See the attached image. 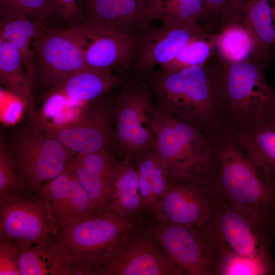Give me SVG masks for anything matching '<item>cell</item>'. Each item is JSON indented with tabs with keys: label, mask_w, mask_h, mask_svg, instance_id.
I'll list each match as a JSON object with an SVG mask.
<instances>
[{
	"label": "cell",
	"mask_w": 275,
	"mask_h": 275,
	"mask_svg": "<svg viewBox=\"0 0 275 275\" xmlns=\"http://www.w3.org/2000/svg\"><path fill=\"white\" fill-rule=\"evenodd\" d=\"M270 0H248L240 11V21L254 43L252 58L264 66L270 47L275 44V29L272 24Z\"/></svg>",
	"instance_id": "obj_22"
},
{
	"label": "cell",
	"mask_w": 275,
	"mask_h": 275,
	"mask_svg": "<svg viewBox=\"0 0 275 275\" xmlns=\"http://www.w3.org/2000/svg\"><path fill=\"white\" fill-rule=\"evenodd\" d=\"M90 28V36L85 51L88 66L109 68L115 65L125 64L138 48L139 43L131 32Z\"/></svg>",
	"instance_id": "obj_18"
},
{
	"label": "cell",
	"mask_w": 275,
	"mask_h": 275,
	"mask_svg": "<svg viewBox=\"0 0 275 275\" xmlns=\"http://www.w3.org/2000/svg\"><path fill=\"white\" fill-rule=\"evenodd\" d=\"M0 81L9 93L22 103L28 118L39 120L30 81L21 54L11 42L0 38Z\"/></svg>",
	"instance_id": "obj_21"
},
{
	"label": "cell",
	"mask_w": 275,
	"mask_h": 275,
	"mask_svg": "<svg viewBox=\"0 0 275 275\" xmlns=\"http://www.w3.org/2000/svg\"><path fill=\"white\" fill-rule=\"evenodd\" d=\"M1 17L23 13L41 21L55 15L53 0H0Z\"/></svg>",
	"instance_id": "obj_31"
},
{
	"label": "cell",
	"mask_w": 275,
	"mask_h": 275,
	"mask_svg": "<svg viewBox=\"0 0 275 275\" xmlns=\"http://www.w3.org/2000/svg\"><path fill=\"white\" fill-rule=\"evenodd\" d=\"M110 185L108 208L122 218L135 220L145 210L139 190L136 163L117 160L111 176Z\"/></svg>",
	"instance_id": "obj_20"
},
{
	"label": "cell",
	"mask_w": 275,
	"mask_h": 275,
	"mask_svg": "<svg viewBox=\"0 0 275 275\" xmlns=\"http://www.w3.org/2000/svg\"><path fill=\"white\" fill-rule=\"evenodd\" d=\"M4 148L26 187L38 195L75 155L47 133L40 121L29 118L12 133Z\"/></svg>",
	"instance_id": "obj_4"
},
{
	"label": "cell",
	"mask_w": 275,
	"mask_h": 275,
	"mask_svg": "<svg viewBox=\"0 0 275 275\" xmlns=\"http://www.w3.org/2000/svg\"><path fill=\"white\" fill-rule=\"evenodd\" d=\"M145 15L147 21H198L205 17V9L203 0H151L146 8Z\"/></svg>",
	"instance_id": "obj_27"
},
{
	"label": "cell",
	"mask_w": 275,
	"mask_h": 275,
	"mask_svg": "<svg viewBox=\"0 0 275 275\" xmlns=\"http://www.w3.org/2000/svg\"><path fill=\"white\" fill-rule=\"evenodd\" d=\"M228 129L247 149L275 191V113L230 125Z\"/></svg>",
	"instance_id": "obj_16"
},
{
	"label": "cell",
	"mask_w": 275,
	"mask_h": 275,
	"mask_svg": "<svg viewBox=\"0 0 275 275\" xmlns=\"http://www.w3.org/2000/svg\"><path fill=\"white\" fill-rule=\"evenodd\" d=\"M70 165L71 170L70 202L68 222L86 216L97 211L94 209L88 194L78 180L70 162Z\"/></svg>",
	"instance_id": "obj_35"
},
{
	"label": "cell",
	"mask_w": 275,
	"mask_h": 275,
	"mask_svg": "<svg viewBox=\"0 0 275 275\" xmlns=\"http://www.w3.org/2000/svg\"><path fill=\"white\" fill-rule=\"evenodd\" d=\"M136 224L109 209L68 222L51 244L71 263L75 274H97L109 250L125 231Z\"/></svg>",
	"instance_id": "obj_3"
},
{
	"label": "cell",
	"mask_w": 275,
	"mask_h": 275,
	"mask_svg": "<svg viewBox=\"0 0 275 275\" xmlns=\"http://www.w3.org/2000/svg\"><path fill=\"white\" fill-rule=\"evenodd\" d=\"M215 43L219 55L227 63L246 60L253 53L252 38L239 22L230 23L222 27L221 33L215 35Z\"/></svg>",
	"instance_id": "obj_26"
},
{
	"label": "cell",
	"mask_w": 275,
	"mask_h": 275,
	"mask_svg": "<svg viewBox=\"0 0 275 275\" xmlns=\"http://www.w3.org/2000/svg\"><path fill=\"white\" fill-rule=\"evenodd\" d=\"M71 172L69 162L62 173L41 188L38 194L45 202L54 223L56 234L69 219Z\"/></svg>",
	"instance_id": "obj_25"
},
{
	"label": "cell",
	"mask_w": 275,
	"mask_h": 275,
	"mask_svg": "<svg viewBox=\"0 0 275 275\" xmlns=\"http://www.w3.org/2000/svg\"><path fill=\"white\" fill-rule=\"evenodd\" d=\"M216 201L197 176L168 175L165 192L150 210L156 219L201 228L211 220Z\"/></svg>",
	"instance_id": "obj_14"
},
{
	"label": "cell",
	"mask_w": 275,
	"mask_h": 275,
	"mask_svg": "<svg viewBox=\"0 0 275 275\" xmlns=\"http://www.w3.org/2000/svg\"><path fill=\"white\" fill-rule=\"evenodd\" d=\"M135 224L105 256L98 275H181L184 271L165 254L148 227Z\"/></svg>",
	"instance_id": "obj_9"
},
{
	"label": "cell",
	"mask_w": 275,
	"mask_h": 275,
	"mask_svg": "<svg viewBox=\"0 0 275 275\" xmlns=\"http://www.w3.org/2000/svg\"><path fill=\"white\" fill-rule=\"evenodd\" d=\"M221 71L204 65L175 72L160 71L152 79L157 109L196 125L212 135L225 128L221 86Z\"/></svg>",
	"instance_id": "obj_2"
},
{
	"label": "cell",
	"mask_w": 275,
	"mask_h": 275,
	"mask_svg": "<svg viewBox=\"0 0 275 275\" xmlns=\"http://www.w3.org/2000/svg\"><path fill=\"white\" fill-rule=\"evenodd\" d=\"M25 185L4 146L0 149V195H22Z\"/></svg>",
	"instance_id": "obj_34"
},
{
	"label": "cell",
	"mask_w": 275,
	"mask_h": 275,
	"mask_svg": "<svg viewBox=\"0 0 275 275\" xmlns=\"http://www.w3.org/2000/svg\"><path fill=\"white\" fill-rule=\"evenodd\" d=\"M121 79L109 68L87 66L47 92L46 98L57 95L65 99L90 102L118 86Z\"/></svg>",
	"instance_id": "obj_19"
},
{
	"label": "cell",
	"mask_w": 275,
	"mask_h": 275,
	"mask_svg": "<svg viewBox=\"0 0 275 275\" xmlns=\"http://www.w3.org/2000/svg\"><path fill=\"white\" fill-rule=\"evenodd\" d=\"M156 109L145 85L132 84L123 91L116 102L112 135L114 153L119 154L121 159L136 163L155 146L151 120Z\"/></svg>",
	"instance_id": "obj_10"
},
{
	"label": "cell",
	"mask_w": 275,
	"mask_h": 275,
	"mask_svg": "<svg viewBox=\"0 0 275 275\" xmlns=\"http://www.w3.org/2000/svg\"><path fill=\"white\" fill-rule=\"evenodd\" d=\"M19 247L21 275L75 274L73 267L66 256L51 243Z\"/></svg>",
	"instance_id": "obj_24"
},
{
	"label": "cell",
	"mask_w": 275,
	"mask_h": 275,
	"mask_svg": "<svg viewBox=\"0 0 275 275\" xmlns=\"http://www.w3.org/2000/svg\"><path fill=\"white\" fill-rule=\"evenodd\" d=\"M70 164L80 183L88 194L94 209L97 211L108 209L110 182L88 173L74 157L70 161Z\"/></svg>",
	"instance_id": "obj_30"
},
{
	"label": "cell",
	"mask_w": 275,
	"mask_h": 275,
	"mask_svg": "<svg viewBox=\"0 0 275 275\" xmlns=\"http://www.w3.org/2000/svg\"><path fill=\"white\" fill-rule=\"evenodd\" d=\"M74 158L88 173L109 182L117 161L114 153L106 151L75 154Z\"/></svg>",
	"instance_id": "obj_33"
},
{
	"label": "cell",
	"mask_w": 275,
	"mask_h": 275,
	"mask_svg": "<svg viewBox=\"0 0 275 275\" xmlns=\"http://www.w3.org/2000/svg\"><path fill=\"white\" fill-rule=\"evenodd\" d=\"M19 258V246L11 240L1 239L0 274L21 275Z\"/></svg>",
	"instance_id": "obj_37"
},
{
	"label": "cell",
	"mask_w": 275,
	"mask_h": 275,
	"mask_svg": "<svg viewBox=\"0 0 275 275\" xmlns=\"http://www.w3.org/2000/svg\"><path fill=\"white\" fill-rule=\"evenodd\" d=\"M211 36L198 21H162L160 27L148 31L139 44L137 69L147 71L166 64L191 42Z\"/></svg>",
	"instance_id": "obj_15"
},
{
	"label": "cell",
	"mask_w": 275,
	"mask_h": 275,
	"mask_svg": "<svg viewBox=\"0 0 275 275\" xmlns=\"http://www.w3.org/2000/svg\"><path fill=\"white\" fill-rule=\"evenodd\" d=\"M215 35L199 39L183 48L170 62L161 66V71L175 72L194 66L204 65L215 47Z\"/></svg>",
	"instance_id": "obj_29"
},
{
	"label": "cell",
	"mask_w": 275,
	"mask_h": 275,
	"mask_svg": "<svg viewBox=\"0 0 275 275\" xmlns=\"http://www.w3.org/2000/svg\"><path fill=\"white\" fill-rule=\"evenodd\" d=\"M162 250L189 275H216L218 254L201 228L156 219L148 227Z\"/></svg>",
	"instance_id": "obj_12"
},
{
	"label": "cell",
	"mask_w": 275,
	"mask_h": 275,
	"mask_svg": "<svg viewBox=\"0 0 275 275\" xmlns=\"http://www.w3.org/2000/svg\"><path fill=\"white\" fill-rule=\"evenodd\" d=\"M211 138L210 154L196 176L216 202L275 224V191L247 149L227 128Z\"/></svg>",
	"instance_id": "obj_1"
},
{
	"label": "cell",
	"mask_w": 275,
	"mask_h": 275,
	"mask_svg": "<svg viewBox=\"0 0 275 275\" xmlns=\"http://www.w3.org/2000/svg\"><path fill=\"white\" fill-rule=\"evenodd\" d=\"M138 1L143 6V7L146 9V8L147 7V6L151 2V0H138Z\"/></svg>",
	"instance_id": "obj_40"
},
{
	"label": "cell",
	"mask_w": 275,
	"mask_h": 275,
	"mask_svg": "<svg viewBox=\"0 0 275 275\" xmlns=\"http://www.w3.org/2000/svg\"><path fill=\"white\" fill-rule=\"evenodd\" d=\"M44 26L42 22L23 13L1 17L0 38L13 43L20 51L29 79L34 85L38 38Z\"/></svg>",
	"instance_id": "obj_23"
},
{
	"label": "cell",
	"mask_w": 275,
	"mask_h": 275,
	"mask_svg": "<svg viewBox=\"0 0 275 275\" xmlns=\"http://www.w3.org/2000/svg\"><path fill=\"white\" fill-rule=\"evenodd\" d=\"M1 239L20 247L48 244L56 234L45 201L22 195H0Z\"/></svg>",
	"instance_id": "obj_13"
},
{
	"label": "cell",
	"mask_w": 275,
	"mask_h": 275,
	"mask_svg": "<svg viewBox=\"0 0 275 275\" xmlns=\"http://www.w3.org/2000/svg\"><path fill=\"white\" fill-rule=\"evenodd\" d=\"M90 36L86 22L64 29L44 25L37 42L35 77L47 91L87 66Z\"/></svg>",
	"instance_id": "obj_8"
},
{
	"label": "cell",
	"mask_w": 275,
	"mask_h": 275,
	"mask_svg": "<svg viewBox=\"0 0 275 275\" xmlns=\"http://www.w3.org/2000/svg\"><path fill=\"white\" fill-rule=\"evenodd\" d=\"M84 0H53L55 14L67 20H75L84 12Z\"/></svg>",
	"instance_id": "obj_38"
},
{
	"label": "cell",
	"mask_w": 275,
	"mask_h": 275,
	"mask_svg": "<svg viewBox=\"0 0 275 275\" xmlns=\"http://www.w3.org/2000/svg\"><path fill=\"white\" fill-rule=\"evenodd\" d=\"M252 57L227 63L221 70L222 104L227 125L254 121L275 113V93Z\"/></svg>",
	"instance_id": "obj_5"
},
{
	"label": "cell",
	"mask_w": 275,
	"mask_h": 275,
	"mask_svg": "<svg viewBox=\"0 0 275 275\" xmlns=\"http://www.w3.org/2000/svg\"><path fill=\"white\" fill-rule=\"evenodd\" d=\"M87 23L98 30L128 31L147 21L138 0H84Z\"/></svg>",
	"instance_id": "obj_17"
},
{
	"label": "cell",
	"mask_w": 275,
	"mask_h": 275,
	"mask_svg": "<svg viewBox=\"0 0 275 275\" xmlns=\"http://www.w3.org/2000/svg\"><path fill=\"white\" fill-rule=\"evenodd\" d=\"M159 157L158 152L155 146L144 154L136 162L139 190L145 209L151 210L153 205L151 178Z\"/></svg>",
	"instance_id": "obj_32"
},
{
	"label": "cell",
	"mask_w": 275,
	"mask_h": 275,
	"mask_svg": "<svg viewBox=\"0 0 275 275\" xmlns=\"http://www.w3.org/2000/svg\"><path fill=\"white\" fill-rule=\"evenodd\" d=\"M219 254L272 258L275 224L260 221L238 208L216 202L212 217L202 227Z\"/></svg>",
	"instance_id": "obj_7"
},
{
	"label": "cell",
	"mask_w": 275,
	"mask_h": 275,
	"mask_svg": "<svg viewBox=\"0 0 275 275\" xmlns=\"http://www.w3.org/2000/svg\"><path fill=\"white\" fill-rule=\"evenodd\" d=\"M161 164L172 177L196 176L211 149V138L199 127L156 108L151 120Z\"/></svg>",
	"instance_id": "obj_6"
},
{
	"label": "cell",
	"mask_w": 275,
	"mask_h": 275,
	"mask_svg": "<svg viewBox=\"0 0 275 275\" xmlns=\"http://www.w3.org/2000/svg\"><path fill=\"white\" fill-rule=\"evenodd\" d=\"M205 17H209L210 21L219 22L222 28L229 23L237 22L231 9L238 11L247 0H203Z\"/></svg>",
	"instance_id": "obj_36"
},
{
	"label": "cell",
	"mask_w": 275,
	"mask_h": 275,
	"mask_svg": "<svg viewBox=\"0 0 275 275\" xmlns=\"http://www.w3.org/2000/svg\"><path fill=\"white\" fill-rule=\"evenodd\" d=\"M274 273L272 258L226 253L219 260L216 275H269Z\"/></svg>",
	"instance_id": "obj_28"
},
{
	"label": "cell",
	"mask_w": 275,
	"mask_h": 275,
	"mask_svg": "<svg viewBox=\"0 0 275 275\" xmlns=\"http://www.w3.org/2000/svg\"><path fill=\"white\" fill-rule=\"evenodd\" d=\"M167 177L168 174L163 169L159 157L153 170L151 178L153 207L160 200L165 192Z\"/></svg>",
	"instance_id": "obj_39"
},
{
	"label": "cell",
	"mask_w": 275,
	"mask_h": 275,
	"mask_svg": "<svg viewBox=\"0 0 275 275\" xmlns=\"http://www.w3.org/2000/svg\"><path fill=\"white\" fill-rule=\"evenodd\" d=\"M116 102L98 98L90 101L79 116L61 123L41 122L44 129L75 154L109 151L113 146Z\"/></svg>",
	"instance_id": "obj_11"
}]
</instances>
